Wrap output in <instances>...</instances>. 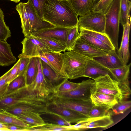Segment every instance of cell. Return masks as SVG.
I'll return each instance as SVG.
<instances>
[{"label":"cell","instance_id":"obj_29","mask_svg":"<svg viewBox=\"0 0 131 131\" xmlns=\"http://www.w3.org/2000/svg\"><path fill=\"white\" fill-rule=\"evenodd\" d=\"M73 130L72 125L61 126L52 123H45L44 124L36 126L25 128V131H60Z\"/></svg>","mask_w":131,"mask_h":131},{"label":"cell","instance_id":"obj_5","mask_svg":"<svg viewBox=\"0 0 131 131\" xmlns=\"http://www.w3.org/2000/svg\"><path fill=\"white\" fill-rule=\"evenodd\" d=\"M121 0H113L105 14V34L109 38L115 49H118V39L120 23Z\"/></svg>","mask_w":131,"mask_h":131},{"label":"cell","instance_id":"obj_7","mask_svg":"<svg viewBox=\"0 0 131 131\" xmlns=\"http://www.w3.org/2000/svg\"><path fill=\"white\" fill-rule=\"evenodd\" d=\"M105 14L92 11L79 17L78 26V28L105 34Z\"/></svg>","mask_w":131,"mask_h":131},{"label":"cell","instance_id":"obj_14","mask_svg":"<svg viewBox=\"0 0 131 131\" xmlns=\"http://www.w3.org/2000/svg\"><path fill=\"white\" fill-rule=\"evenodd\" d=\"M24 4L31 27V34L39 30L54 27L39 17L30 0Z\"/></svg>","mask_w":131,"mask_h":131},{"label":"cell","instance_id":"obj_12","mask_svg":"<svg viewBox=\"0 0 131 131\" xmlns=\"http://www.w3.org/2000/svg\"><path fill=\"white\" fill-rule=\"evenodd\" d=\"M73 50L86 57L93 58L103 56L108 52L94 46L80 36L77 40Z\"/></svg>","mask_w":131,"mask_h":131},{"label":"cell","instance_id":"obj_17","mask_svg":"<svg viewBox=\"0 0 131 131\" xmlns=\"http://www.w3.org/2000/svg\"><path fill=\"white\" fill-rule=\"evenodd\" d=\"M93 58L107 69L119 68L126 64L119 58L115 49L109 51L103 56Z\"/></svg>","mask_w":131,"mask_h":131},{"label":"cell","instance_id":"obj_20","mask_svg":"<svg viewBox=\"0 0 131 131\" xmlns=\"http://www.w3.org/2000/svg\"><path fill=\"white\" fill-rule=\"evenodd\" d=\"M17 59L12 52L10 45L0 40V66L5 67L15 62Z\"/></svg>","mask_w":131,"mask_h":131},{"label":"cell","instance_id":"obj_44","mask_svg":"<svg viewBox=\"0 0 131 131\" xmlns=\"http://www.w3.org/2000/svg\"><path fill=\"white\" fill-rule=\"evenodd\" d=\"M20 58V61L17 74V77L20 75H24L30 59V58L28 57Z\"/></svg>","mask_w":131,"mask_h":131},{"label":"cell","instance_id":"obj_6","mask_svg":"<svg viewBox=\"0 0 131 131\" xmlns=\"http://www.w3.org/2000/svg\"><path fill=\"white\" fill-rule=\"evenodd\" d=\"M48 100L50 104L74 110L88 117L90 110L94 105L92 103L91 100H83L63 98L52 95L49 97Z\"/></svg>","mask_w":131,"mask_h":131},{"label":"cell","instance_id":"obj_37","mask_svg":"<svg viewBox=\"0 0 131 131\" xmlns=\"http://www.w3.org/2000/svg\"><path fill=\"white\" fill-rule=\"evenodd\" d=\"M4 14L0 8V40L7 42V39L11 36V32L9 27L5 23Z\"/></svg>","mask_w":131,"mask_h":131},{"label":"cell","instance_id":"obj_2","mask_svg":"<svg viewBox=\"0 0 131 131\" xmlns=\"http://www.w3.org/2000/svg\"><path fill=\"white\" fill-rule=\"evenodd\" d=\"M49 104L48 98L41 97L29 86L8 91L0 98V110L18 104L47 108Z\"/></svg>","mask_w":131,"mask_h":131},{"label":"cell","instance_id":"obj_16","mask_svg":"<svg viewBox=\"0 0 131 131\" xmlns=\"http://www.w3.org/2000/svg\"><path fill=\"white\" fill-rule=\"evenodd\" d=\"M131 27V22H127L123 27V33L120 48L117 50V54L125 64L128 62L130 58L129 49V37Z\"/></svg>","mask_w":131,"mask_h":131},{"label":"cell","instance_id":"obj_41","mask_svg":"<svg viewBox=\"0 0 131 131\" xmlns=\"http://www.w3.org/2000/svg\"><path fill=\"white\" fill-rule=\"evenodd\" d=\"M113 0H100L94 5L92 11L101 13L104 14L107 12Z\"/></svg>","mask_w":131,"mask_h":131},{"label":"cell","instance_id":"obj_11","mask_svg":"<svg viewBox=\"0 0 131 131\" xmlns=\"http://www.w3.org/2000/svg\"><path fill=\"white\" fill-rule=\"evenodd\" d=\"M70 28L53 27L33 32L31 34L36 37L55 40L66 46L67 37Z\"/></svg>","mask_w":131,"mask_h":131},{"label":"cell","instance_id":"obj_21","mask_svg":"<svg viewBox=\"0 0 131 131\" xmlns=\"http://www.w3.org/2000/svg\"><path fill=\"white\" fill-rule=\"evenodd\" d=\"M16 116L31 112H36L41 114L48 111L47 107L34 106L26 104H18L9 107L5 110Z\"/></svg>","mask_w":131,"mask_h":131},{"label":"cell","instance_id":"obj_30","mask_svg":"<svg viewBox=\"0 0 131 131\" xmlns=\"http://www.w3.org/2000/svg\"><path fill=\"white\" fill-rule=\"evenodd\" d=\"M40 115L37 112H31L17 116L31 126H36L42 125L45 123Z\"/></svg>","mask_w":131,"mask_h":131},{"label":"cell","instance_id":"obj_35","mask_svg":"<svg viewBox=\"0 0 131 131\" xmlns=\"http://www.w3.org/2000/svg\"><path fill=\"white\" fill-rule=\"evenodd\" d=\"M131 106L130 101H118L109 110L108 115L111 116L123 114Z\"/></svg>","mask_w":131,"mask_h":131},{"label":"cell","instance_id":"obj_31","mask_svg":"<svg viewBox=\"0 0 131 131\" xmlns=\"http://www.w3.org/2000/svg\"><path fill=\"white\" fill-rule=\"evenodd\" d=\"M131 2L129 0H121L120 23L124 27L127 22L130 21V13Z\"/></svg>","mask_w":131,"mask_h":131},{"label":"cell","instance_id":"obj_43","mask_svg":"<svg viewBox=\"0 0 131 131\" xmlns=\"http://www.w3.org/2000/svg\"><path fill=\"white\" fill-rule=\"evenodd\" d=\"M39 17L43 19V8L46 0H30Z\"/></svg>","mask_w":131,"mask_h":131},{"label":"cell","instance_id":"obj_33","mask_svg":"<svg viewBox=\"0 0 131 131\" xmlns=\"http://www.w3.org/2000/svg\"><path fill=\"white\" fill-rule=\"evenodd\" d=\"M36 37L47 46L51 51L64 52L67 51L66 46L57 41L47 38Z\"/></svg>","mask_w":131,"mask_h":131},{"label":"cell","instance_id":"obj_13","mask_svg":"<svg viewBox=\"0 0 131 131\" xmlns=\"http://www.w3.org/2000/svg\"><path fill=\"white\" fill-rule=\"evenodd\" d=\"M47 108L48 111L57 114L70 123H77L89 118L78 112L49 103Z\"/></svg>","mask_w":131,"mask_h":131},{"label":"cell","instance_id":"obj_50","mask_svg":"<svg viewBox=\"0 0 131 131\" xmlns=\"http://www.w3.org/2000/svg\"><path fill=\"white\" fill-rule=\"evenodd\" d=\"M0 131H9L10 130L8 128H0Z\"/></svg>","mask_w":131,"mask_h":131},{"label":"cell","instance_id":"obj_3","mask_svg":"<svg viewBox=\"0 0 131 131\" xmlns=\"http://www.w3.org/2000/svg\"><path fill=\"white\" fill-rule=\"evenodd\" d=\"M93 80L95 84L91 91L113 96L118 101L126 100L131 94L129 82L118 81L108 74L99 76Z\"/></svg>","mask_w":131,"mask_h":131},{"label":"cell","instance_id":"obj_51","mask_svg":"<svg viewBox=\"0 0 131 131\" xmlns=\"http://www.w3.org/2000/svg\"><path fill=\"white\" fill-rule=\"evenodd\" d=\"M100 0H92L94 5L98 3Z\"/></svg>","mask_w":131,"mask_h":131},{"label":"cell","instance_id":"obj_18","mask_svg":"<svg viewBox=\"0 0 131 131\" xmlns=\"http://www.w3.org/2000/svg\"><path fill=\"white\" fill-rule=\"evenodd\" d=\"M40 56L44 57L47 60L53 67L58 74L67 78L63 71L64 57V53L61 52L50 51L44 53Z\"/></svg>","mask_w":131,"mask_h":131},{"label":"cell","instance_id":"obj_52","mask_svg":"<svg viewBox=\"0 0 131 131\" xmlns=\"http://www.w3.org/2000/svg\"><path fill=\"white\" fill-rule=\"evenodd\" d=\"M12 1H13L15 2L18 3L19 2L20 0H8Z\"/></svg>","mask_w":131,"mask_h":131},{"label":"cell","instance_id":"obj_22","mask_svg":"<svg viewBox=\"0 0 131 131\" xmlns=\"http://www.w3.org/2000/svg\"><path fill=\"white\" fill-rule=\"evenodd\" d=\"M78 16H84L93 10L94 4L92 0H69Z\"/></svg>","mask_w":131,"mask_h":131},{"label":"cell","instance_id":"obj_34","mask_svg":"<svg viewBox=\"0 0 131 131\" xmlns=\"http://www.w3.org/2000/svg\"><path fill=\"white\" fill-rule=\"evenodd\" d=\"M80 36L78 25L70 28L66 41L67 51L73 50L77 40Z\"/></svg>","mask_w":131,"mask_h":131},{"label":"cell","instance_id":"obj_42","mask_svg":"<svg viewBox=\"0 0 131 131\" xmlns=\"http://www.w3.org/2000/svg\"><path fill=\"white\" fill-rule=\"evenodd\" d=\"M25 86L24 75H20L17 77L9 84L8 91L15 90Z\"/></svg>","mask_w":131,"mask_h":131},{"label":"cell","instance_id":"obj_26","mask_svg":"<svg viewBox=\"0 0 131 131\" xmlns=\"http://www.w3.org/2000/svg\"><path fill=\"white\" fill-rule=\"evenodd\" d=\"M0 122L23 127H31L13 114L4 110H0Z\"/></svg>","mask_w":131,"mask_h":131},{"label":"cell","instance_id":"obj_25","mask_svg":"<svg viewBox=\"0 0 131 131\" xmlns=\"http://www.w3.org/2000/svg\"><path fill=\"white\" fill-rule=\"evenodd\" d=\"M114 123L111 116L108 115L97 118H91L83 127V130L96 128H107Z\"/></svg>","mask_w":131,"mask_h":131},{"label":"cell","instance_id":"obj_1","mask_svg":"<svg viewBox=\"0 0 131 131\" xmlns=\"http://www.w3.org/2000/svg\"><path fill=\"white\" fill-rule=\"evenodd\" d=\"M78 16L69 0H46L44 4L43 19L54 27L77 26Z\"/></svg>","mask_w":131,"mask_h":131},{"label":"cell","instance_id":"obj_24","mask_svg":"<svg viewBox=\"0 0 131 131\" xmlns=\"http://www.w3.org/2000/svg\"><path fill=\"white\" fill-rule=\"evenodd\" d=\"M37 57L30 58L29 63L24 74L25 86H28L34 81L37 70Z\"/></svg>","mask_w":131,"mask_h":131},{"label":"cell","instance_id":"obj_4","mask_svg":"<svg viewBox=\"0 0 131 131\" xmlns=\"http://www.w3.org/2000/svg\"><path fill=\"white\" fill-rule=\"evenodd\" d=\"M63 71L68 79L83 77L87 60L89 58L72 50L64 52Z\"/></svg>","mask_w":131,"mask_h":131},{"label":"cell","instance_id":"obj_15","mask_svg":"<svg viewBox=\"0 0 131 131\" xmlns=\"http://www.w3.org/2000/svg\"><path fill=\"white\" fill-rule=\"evenodd\" d=\"M108 74L111 76L108 69L93 58L88 59L83 77L93 79L98 76Z\"/></svg>","mask_w":131,"mask_h":131},{"label":"cell","instance_id":"obj_8","mask_svg":"<svg viewBox=\"0 0 131 131\" xmlns=\"http://www.w3.org/2000/svg\"><path fill=\"white\" fill-rule=\"evenodd\" d=\"M22 53L18 56L21 58L38 57L43 53L51 51L48 48L36 37L31 34L21 41Z\"/></svg>","mask_w":131,"mask_h":131},{"label":"cell","instance_id":"obj_46","mask_svg":"<svg viewBox=\"0 0 131 131\" xmlns=\"http://www.w3.org/2000/svg\"><path fill=\"white\" fill-rule=\"evenodd\" d=\"M12 69V68L0 77V86H4L8 84V77Z\"/></svg>","mask_w":131,"mask_h":131},{"label":"cell","instance_id":"obj_45","mask_svg":"<svg viewBox=\"0 0 131 131\" xmlns=\"http://www.w3.org/2000/svg\"><path fill=\"white\" fill-rule=\"evenodd\" d=\"M20 61L19 58L18 61L12 68V70L9 75L8 83L9 84L17 77V74Z\"/></svg>","mask_w":131,"mask_h":131},{"label":"cell","instance_id":"obj_27","mask_svg":"<svg viewBox=\"0 0 131 131\" xmlns=\"http://www.w3.org/2000/svg\"><path fill=\"white\" fill-rule=\"evenodd\" d=\"M41 60L43 75L45 78L51 82L54 88L66 78L58 74L45 62Z\"/></svg>","mask_w":131,"mask_h":131},{"label":"cell","instance_id":"obj_9","mask_svg":"<svg viewBox=\"0 0 131 131\" xmlns=\"http://www.w3.org/2000/svg\"><path fill=\"white\" fill-rule=\"evenodd\" d=\"M37 62L38 70L34 82L29 86L41 97L48 99L54 93V88L44 75L41 60L39 57H37Z\"/></svg>","mask_w":131,"mask_h":131},{"label":"cell","instance_id":"obj_19","mask_svg":"<svg viewBox=\"0 0 131 131\" xmlns=\"http://www.w3.org/2000/svg\"><path fill=\"white\" fill-rule=\"evenodd\" d=\"M90 99L94 105L105 106L110 108L118 102L113 96L93 91H91Z\"/></svg>","mask_w":131,"mask_h":131},{"label":"cell","instance_id":"obj_23","mask_svg":"<svg viewBox=\"0 0 131 131\" xmlns=\"http://www.w3.org/2000/svg\"><path fill=\"white\" fill-rule=\"evenodd\" d=\"M16 9L20 18L22 32L25 37L29 36L31 34L32 29L24 3H19L16 5Z\"/></svg>","mask_w":131,"mask_h":131},{"label":"cell","instance_id":"obj_39","mask_svg":"<svg viewBox=\"0 0 131 131\" xmlns=\"http://www.w3.org/2000/svg\"><path fill=\"white\" fill-rule=\"evenodd\" d=\"M78 30L80 34H87L92 36L102 41L112 48L115 49L109 38L105 34L89 30L82 28H79Z\"/></svg>","mask_w":131,"mask_h":131},{"label":"cell","instance_id":"obj_48","mask_svg":"<svg viewBox=\"0 0 131 131\" xmlns=\"http://www.w3.org/2000/svg\"><path fill=\"white\" fill-rule=\"evenodd\" d=\"M9 84L2 87L0 86V98L8 91Z\"/></svg>","mask_w":131,"mask_h":131},{"label":"cell","instance_id":"obj_36","mask_svg":"<svg viewBox=\"0 0 131 131\" xmlns=\"http://www.w3.org/2000/svg\"><path fill=\"white\" fill-rule=\"evenodd\" d=\"M44 116V118L46 121L54 124L61 126H70V123L57 114L48 111L46 113L41 114Z\"/></svg>","mask_w":131,"mask_h":131},{"label":"cell","instance_id":"obj_28","mask_svg":"<svg viewBox=\"0 0 131 131\" xmlns=\"http://www.w3.org/2000/svg\"><path fill=\"white\" fill-rule=\"evenodd\" d=\"M131 63L114 69H108L111 76L116 80L121 82H129L128 77Z\"/></svg>","mask_w":131,"mask_h":131},{"label":"cell","instance_id":"obj_40","mask_svg":"<svg viewBox=\"0 0 131 131\" xmlns=\"http://www.w3.org/2000/svg\"><path fill=\"white\" fill-rule=\"evenodd\" d=\"M68 79L66 78L54 88V93L69 91L73 90L80 84V83H77L69 81Z\"/></svg>","mask_w":131,"mask_h":131},{"label":"cell","instance_id":"obj_49","mask_svg":"<svg viewBox=\"0 0 131 131\" xmlns=\"http://www.w3.org/2000/svg\"><path fill=\"white\" fill-rule=\"evenodd\" d=\"M8 124L0 122V128H8Z\"/></svg>","mask_w":131,"mask_h":131},{"label":"cell","instance_id":"obj_38","mask_svg":"<svg viewBox=\"0 0 131 131\" xmlns=\"http://www.w3.org/2000/svg\"><path fill=\"white\" fill-rule=\"evenodd\" d=\"M110 109L105 106L94 105L89 113L88 117L90 118H97L108 115Z\"/></svg>","mask_w":131,"mask_h":131},{"label":"cell","instance_id":"obj_32","mask_svg":"<svg viewBox=\"0 0 131 131\" xmlns=\"http://www.w3.org/2000/svg\"><path fill=\"white\" fill-rule=\"evenodd\" d=\"M81 38L99 48L106 52L114 49L102 41L90 35L85 34H80Z\"/></svg>","mask_w":131,"mask_h":131},{"label":"cell","instance_id":"obj_10","mask_svg":"<svg viewBox=\"0 0 131 131\" xmlns=\"http://www.w3.org/2000/svg\"><path fill=\"white\" fill-rule=\"evenodd\" d=\"M95 84L94 80L89 79L80 83L79 86L71 91L57 92L52 95L57 97L83 100H91V91Z\"/></svg>","mask_w":131,"mask_h":131},{"label":"cell","instance_id":"obj_47","mask_svg":"<svg viewBox=\"0 0 131 131\" xmlns=\"http://www.w3.org/2000/svg\"><path fill=\"white\" fill-rule=\"evenodd\" d=\"M7 128L10 131H25V127H18L12 125L8 124Z\"/></svg>","mask_w":131,"mask_h":131}]
</instances>
